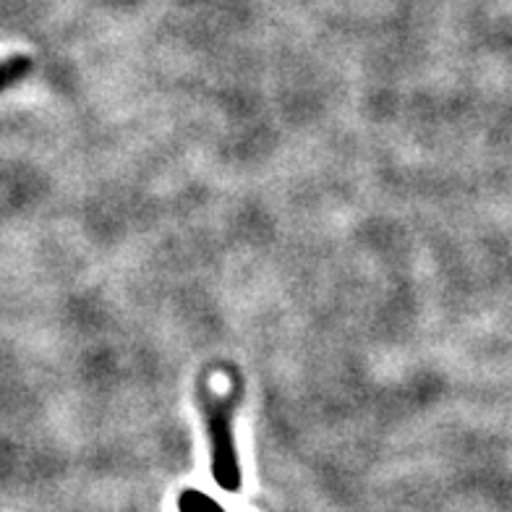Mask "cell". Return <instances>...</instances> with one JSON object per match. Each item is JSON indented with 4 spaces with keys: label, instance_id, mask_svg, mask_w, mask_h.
I'll list each match as a JSON object with an SVG mask.
<instances>
[{
    "label": "cell",
    "instance_id": "1",
    "mask_svg": "<svg viewBox=\"0 0 512 512\" xmlns=\"http://www.w3.org/2000/svg\"><path fill=\"white\" fill-rule=\"evenodd\" d=\"M204 400V421H207L209 455H212V479L225 492L241 489V463H238L236 439H233V411H236V392L233 395H212L199 387Z\"/></svg>",
    "mask_w": 512,
    "mask_h": 512
},
{
    "label": "cell",
    "instance_id": "2",
    "mask_svg": "<svg viewBox=\"0 0 512 512\" xmlns=\"http://www.w3.org/2000/svg\"><path fill=\"white\" fill-rule=\"evenodd\" d=\"M178 512H225L209 494L199 489H186L178 494Z\"/></svg>",
    "mask_w": 512,
    "mask_h": 512
}]
</instances>
